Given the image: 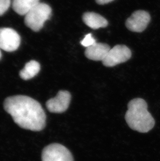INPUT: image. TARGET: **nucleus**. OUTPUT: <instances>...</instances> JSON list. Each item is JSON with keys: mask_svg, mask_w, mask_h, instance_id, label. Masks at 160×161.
Listing matches in <instances>:
<instances>
[{"mask_svg": "<svg viewBox=\"0 0 160 161\" xmlns=\"http://www.w3.org/2000/svg\"><path fill=\"white\" fill-rule=\"evenodd\" d=\"M4 107L22 128L40 131L45 127V113L41 104L31 97L22 95L9 97L5 99Z\"/></svg>", "mask_w": 160, "mask_h": 161, "instance_id": "1", "label": "nucleus"}, {"mask_svg": "<svg viewBox=\"0 0 160 161\" xmlns=\"http://www.w3.org/2000/svg\"><path fill=\"white\" fill-rule=\"evenodd\" d=\"M125 119L131 129L141 133L151 130L155 125V120L148 111V105L145 100L135 98L130 101L127 105Z\"/></svg>", "mask_w": 160, "mask_h": 161, "instance_id": "2", "label": "nucleus"}, {"mask_svg": "<svg viewBox=\"0 0 160 161\" xmlns=\"http://www.w3.org/2000/svg\"><path fill=\"white\" fill-rule=\"evenodd\" d=\"M51 14V8L46 3L40 2L25 15L24 23L33 31L38 32L50 19Z\"/></svg>", "mask_w": 160, "mask_h": 161, "instance_id": "3", "label": "nucleus"}, {"mask_svg": "<svg viewBox=\"0 0 160 161\" xmlns=\"http://www.w3.org/2000/svg\"><path fill=\"white\" fill-rule=\"evenodd\" d=\"M42 161H74L71 152L59 143H51L44 147L42 153Z\"/></svg>", "mask_w": 160, "mask_h": 161, "instance_id": "4", "label": "nucleus"}, {"mask_svg": "<svg viewBox=\"0 0 160 161\" xmlns=\"http://www.w3.org/2000/svg\"><path fill=\"white\" fill-rule=\"evenodd\" d=\"M130 49L124 45H116L111 49L103 61L107 67H113L118 64L125 62L131 58Z\"/></svg>", "mask_w": 160, "mask_h": 161, "instance_id": "5", "label": "nucleus"}, {"mask_svg": "<svg viewBox=\"0 0 160 161\" xmlns=\"http://www.w3.org/2000/svg\"><path fill=\"white\" fill-rule=\"evenodd\" d=\"M21 38L16 31L11 28H0V49L13 52L19 47Z\"/></svg>", "mask_w": 160, "mask_h": 161, "instance_id": "6", "label": "nucleus"}, {"mask_svg": "<svg viewBox=\"0 0 160 161\" xmlns=\"http://www.w3.org/2000/svg\"><path fill=\"white\" fill-rule=\"evenodd\" d=\"M71 100L70 93L66 90H61L54 98L48 100L46 106L50 112L62 113L69 108Z\"/></svg>", "mask_w": 160, "mask_h": 161, "instance_id": "7", "label": "nucleus"}, {"mask_svg": "<svg viewBox=\"0 0 160 161\" xmlns=\"http://www.w3.org/2000/svg\"><path fill=\"white\" fill-rule=\"evenodd\" d=\"M150 19V15L146 11H135L126 20V26L133 32H142L148 26Z\"/></svg>", "mask_w": 160, "mask_h": 161, "instance_id": "8", "label": "nucleus"}, {"mask_svg": "<svg viewBox=\"0 0 160 161\" xmlns=\"http://www.w3.org/2000/svg\"><path fill=\"white\" fill-rule=\"evenodd\" d=\"M110 49L107 44L96 42L86 48L85 55L88 59L103 62Z\"/></svg>", "mask_w": 160, "mask_h": 161, "instance_id": "9", "label": "nucleus"}, {"mask_svg": "<svg viewBox=\"0 0 160 161\" xmlns=\"http://www.w3.org/2000/svg\"><path fill=\"white\" fill-rule=\"evenodd\" d=\"M83 20L87 26L93 29L106 27L108 25L107 20L104 17L94 12L84 13Z\"/></svg>", "mask_w": 160, "mask_h": 161, "instance_id": "10", "label": "nucleus"}, {"mask_svg": "<svg viewBox=\"0 0 160 161\" xmlns=\"http://www.w3.org/2000/svg\"><path fill=\"white\" fill-rule=\"evenodd\" d=\"M39 3L40 0H13V9L20 15H26Z\"/></svg>", "mask_w": 160, "mask_h": 161, "instance_id": "11", "label": "nucleus"}, {"mask_svg": "<svg viewBox=\"0 0 160 161\" xmlns=\"http://www.w3.org/2000/svg\"><path fill=\"white\" fill-rule=\"evenodd\" d=\"M40 69V64L37 61L34 60L29 61L19 72L20 77L25 80L32 79L39 73Z\"/></svg>", "mask_w": 160, "mask_h": 161, "instance_id": "12", "label": "nucleus"}, {"mask_svg": "<svg viewBox=\"0 0 160 161\" xmlns=\"http://www.w3.org/2000/svg\"><path fill=\"white\" fill-rule=\"evenodd\" d=\"M96 42V40L94 39L92 35L91 34H88L86 35L85 36L84 38L82 40L81 42V44L83 46L87 47H89L91 46H92L93 44H95Z\"/></svg>", "mask_w": 160, "mask_h": 161, "instance_id": "13", "label": "nucleus"}, {"mask_svg": "<svg viewBox=\"0 0 160 161\" xmlns=\"http://www.w3.org/2000/svg\"><path fill=\"white\" fill-rule=\"evenodd\" d=\"M11 4V0H0V16L3 15L7 12Z\"/></svg>", "mask_w": 160, "mask_h": 161, "instance_id": "14", "label": "nucleus"}, {"mask_svg": "<svg viewBox=\"0 0 160 161\" xmlns=\"http://www.w3.org/2000/svg\"><path fill=\"white\" fill-rule=\"evenodd\" d=\"M113 1L114 0H96V2L97 3H98V4L104 5L110 3Z\"/></svg>", "mask_w": 160, "mask_h": 161, "instance_id": "15", "label": "nucleus"}, {"mask_svg": "<svg viewBox=\"0 0 160 161\" xmlns=\"http://www.w3.org/2000/svg\"><path fill=\"white\" fill-rule=\"evenodd\" d=\"M2 57V53L1 52V49H0V59Z\"/></svg>", "mask_w": 160, "mask_h": 161, "instance_id": "16", "label": "nucleus"}]
</instances>
